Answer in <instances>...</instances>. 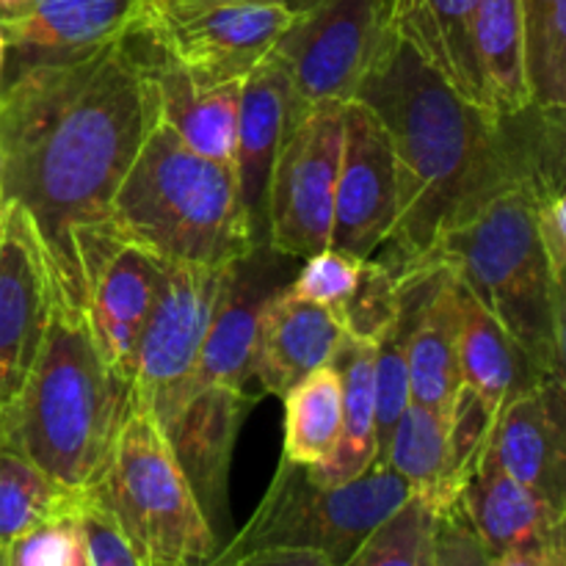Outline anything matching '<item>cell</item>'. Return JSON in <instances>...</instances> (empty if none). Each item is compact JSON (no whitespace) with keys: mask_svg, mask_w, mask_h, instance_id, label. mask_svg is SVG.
Listing matches in <instances>:
<instances>
[{"mask_svg":"<svg viewBox=\"0 0 566 566\" xmlns=\"http://www.w3.org/2000/svg\"><path fill=\"white\" fill-rule=\"evenodd\" d=\"M155 119L142 28L92 53L0 75V197L33 221L66 304L83 307L77 243L111 227V205Z\"/></svg>","mask_w":566,"mask_h":566,"instance_id":"1","label":"cell"},{"mask_svg":"<svg viewBox=\"0 0 566 566\" xmlns=\"http://www.w3.org/2000/svg\"><path fill=\"white\" fill-rule=\"evenodd\" d=\"M354 99L385 125L396 158V276L418 269L451 227L514 186L564 191V111L531 103L501 116L470 103L392 28Z\"/></svg>","mask_w":566,"mask_h":566,"instance_id":"2","label":"cell"},{"mask_svg":"<svg viewBox=\"0 0 566 566\" xmlns=\"http://www.w3.org/2000/svg\"><path fill=\"white\" fill-rule=\"evenodd\" d=\"M133 409V390L99 354L83 307L53 291L48 335L31 374L0 409V442L66 490H94L116 434Z\"/></svg>","mask_w":566,"mask_h":566,"instance_id":"3","label":"cell"},{"mask_svg":"<svg viewBox=\"0 0 566 566\" xmlns=\"http://www.w3.org/2000/svg\"><path fill=\"white\" fill-rule=\"evenodd\" d=\"M111 227L169 263L230 265L258 249L235 166L188 149L160 114L116 191Z\"/></svg>","mask_w":566,"mask_h":566,"instance_id":"4","label":"cell"},{"mask_svg":"<svg viewBox=\"0 0 566 566\" xmlns=\"http://www.w3.org/2000/svg\"><path fill=\"white\" fill-rule=\"evenodd\" d=\"M539 193L514 186L437 241L440 263L501 321L547 376L564 379V298L536 230ZM423 263V265H426Z\"/></svg>","mask_w":566,"mask_h":566,"instance_id":"5","label":"cell"},{"mask_svg":"<svg viewBox=\"0 0 566 566\" xmlns=\"http://www.w3.org/2000/svg\"><path fill=\"white\" fill-rule=\"evenodd\" d=\"M409 495L407 481L385 462L346 484H321L304 464L282 457L249 523L221 545L210 566L269 547L315 551L340 566Z\"/></svg>","mask_w":566,"mask_h":566,"instance_id":"6","label":"cell"},{"mask_svg":"<svg viewBox=\"0 0 566 566\" xmlns=\"http://www.w3.org/2000/svg\"><path fill=\"white\" fill-rule=\"evenodd\" d=\"M92 492L149 566H210L221 551L164 429L144 409H130Z\"/></svg>","mask_w":566,"mask_h":566,"instance_id":"7","label":"cell"},{"mask_svg":"<svg viewBox=\"0 0 566 566\" xmlns=\"http://www.w3.org/2000/svg\"><path fill=\"white\" fill-rule=\"evenodd\" d=\"M392 33L390 0H307L269 59L291 83V111L348 103Z\"/></svg>","mask_w":566,"mask_h":566,"instance_id":"8","label":"cell"},{"mask_svg":"<svg viewBox=\"0 0 566 566\" xmlns=\"http://www.w3.org/2000/svg\"><path fill=\"white\" fill-rule=\"evenodd\" d=\"M227 265L166 260L153 310L144 321L133 363V407L153 415L164 429L182 403L197 370Z\"/></svg>","mask_w":566,"mask_h":566,"instance_id":"9","label":"cell"},{"mask_svg":"<svg viewBox=\"0 0 566 566\" xmlns=\"http://www.w3.org/2000/svg\"><path fill=\"white\" fill-rule=\"evenodd\" d=\"M346 103L291 111L269 191V249L304 260L329 247Z\"/></svg>","mask_w":566,"mask_h":566,"instance_id":"10","label":"cell"},{"mask_svg":"<svg viewBox=\"0 0 566 566\" xmlns=\"http://www.w3.org/2000/svg\"><path fill=\"white\" fill-rule=\"evenodd\" d=\"M298 9L285 3H208L147 17L142 31L180 66L193 88L241 83L269 59Z\"/></svg>","mask_w":566,"mask_h":566,"instance_id":"11","label":"cell"},{"mask_svg":"<svg viewBox=\"0 0 566 566\" xmlns=\"http://www.w3.org/2000/svg\"><path fill=\"white\" fill-rule=\"evenodd\" d=\"M83 274V313L99 354L122 381L133 385V363L144 321L153 310L166 260L122 238L114 227L77 243Z\"/></svg>","mask_w":566,"mask_h":566,"instance_id":"12","label":"cell"},{"mask_svg":"<svg viewBox=\"0 0 566 566\" xmlns=\"http://www.w3.org/2000/svg\"><path fill=\"white\" fill-rule=\"evenodd\" d=\"M396 158L379 116L359 99L343 108V149L337 166L329 247L368 260L396 224Z\"/></svg>","mask_w":566,"mask_h":566,"instance_id":"13","label":"cell"},{"mask_svg":"<svg viewBox=\"0 0 566 566\" xmlns=\"http://www.w3.org/2000/svg\"><path fill=\"white\" fill-rule=\"evenodd\" d=\"M53 313L48 252L25 210L0 208V409L31 374Z\"/></svg>","mask_w":566,"mask_h":566,"instance_id":"14","label":"cell"},{"mask_svg":"<svg viewBox=\"0 0 566 566\" xmlns=\"http://www.w3.org/2000/svg\"><path fill=\"white\" fill-rule=\"evenodd\" d=\"M282 258L285 254L263 247L227 265L219 304L182 401L208 385L247 390L263 315L271 298L287 285V263Z\"/></svg>","mask_w":566,"mask_h":566,"instance_id":"15","label":"cell"},{"mask_svg":"<svg viewBox=\"0 0 566 566\" xmlns=\"http://www.w3.org/2000/svg\"><path fill=\"white\" fill-rule=\"evenodd\" d=\"M254 398L247 396V390L208 385L193 390L164 426L171 453L219 545L227 542V525H230L227 486H230L232 453Z\"/></svg>","mask_w":566,"mask_h":566,"instance_id":"16","label":"cell"},{"mask_svg":"<svg viewBox=\"0 0 566 566\" xmlns=\"http://www.w3.org/2000/svg\"><path fill=\"white\" fill-rule=\"evenodd\" d=\"M144 14V0H25L0 20V75L33 61L92 53L136 31Z\"/></svg>","mask_w":566,"mask_h":566,"instance_id":"17","label":"cell"},{"mask_svg":"<svg viewBox=\"0 0 566 566\" xmlns=\"http://www.w3.org/2000/svg\"><path fill=\"white\" fill-rule=\"evenodd\" d=\"M484 451L523 486L566 512L564 379L547 376L509 398L492 420Z\"/></svg>","mask_w":566,"mask_h":566,"instance_id":"18","label":"cell"},{"mask_svg":"<svg viewBox=\"0 0 566 566\" xmlns=\"http://www.w3.org/2000/svg\"><path fill=\"white\" fill-rule=\"evenodd\" d=\"M291 116V83L265 59L241 81L235 175L254 247H269V191Z\"/></svg>","mask_w":566,"mask_h":566,"instance_id":"19","label":"cell"},{"mask_svg":"<svg viewBox=\"0 0 566 566\" xmlns=\"http://www.w3.org/2000/svg\"><path fill=\"white\" fill-rule=\"evenodd\" d=\"M457 506L490 558L566 536L564 509L514 481L486 451L464 481Z\"/></svg>","mask_w":566,"mask_h":566,"instance_id":"20","label":"cell"},{"mask_svg":"<svg viewBox=\"0 0 566 566\" xmlns=\"http://www.w3.org/2000/svg\"><path fill=\"white\" fill-rule=\"evenodd\" d=\"M287 285L265 310L252 365V379L276 398L304 376L329 365L343 340L340 318L321 304L293 296Z\"/></svg>","mask_w":566,"mask_h":566,"instance_id":"21","label":"cell"},{"mask_svg":"<svg viewBox=\"0 0 566 566\" xmlns=\"http://www.w3.org/2000/svg\"><path fill=\"white\" fill-rule=\"evenodd\" d=\"M147 36V33H144ZM158 114L188 149L219 164L235 166L241 83L193 88L186 72L147 36Z\"/></svg>","mask_w":566,"mask_h":566,"instance_id":"22","label":"cell"},{"mask_svg":"<svg viewBox=\"0 0 566 566\" xmlns=\"http://www.w3.org/2000/svg\"><path fill=\"white\" fill-rule=\"evenodd\" d=\"M479 3L481 0H392V28L462 97L490 108L473 39Z\"/></svg>","mask_w":566,"mask_h":566,"instance_id":"23","label":"cell"},{"mask_svg":"<svg viewBox=\"0 0 566 566\" xmlns=\"http://www.w3.org/2000/svg\"><path fill=\"white\" fill-rule=\"evenodd\" d=\"M459 374L492 412L547 379L501 321L459 282Z\"/></svg>","mask_w":566,"mask_h":566,"instance_id":"24","label":"cell"},{"mask_svg":"<svg viewBox=\"0 0 566 566\" xmlns=\"http://www.w3.org/2000/svg\"><path fill=\"white\" fill-rule=\"evenodd\" d=\"M332 365L343 385L340 442L329 462L307 468L321 484H346L363 475L379 459L376 442V392H374V346L343 335Z\"/></svg>","mask_w":566,"mask_h":566,"instance_id":"25","label":"cell"},{"mask_svg":"<svg viewBox=\"0 0 566 566\" xmlns=\"http://www.w3.org/2000/svg\"><path fill=\"white\" fill-rule=\"evenodd\" d=\"M376 462H385L392 473L401 475L412 495L423 497L437 512L457 503L459 486L451 475L448 420L431 409L409 403Z\"/></svg>","mask_w":566,"mask_h":566,"instance_id":"26","label":"cell"},{"mask_svg":"<svg viewBox=\"0 0 566 566\" xmlns=\"http://www.w3.org/2000/svg\"><path fill=\"white\" fill-rule=\"evenodd\" d=\"M473 39L490 108L501 116L528 108L531 88L520 0H481Z\"/></svg>","mask_w":566,"mask_h":566,"instance_id":"27","label":"cell"},{"mask_svg":"<svg viewBox=\"0 0 566 566\" xmlns=\"http://www.w3.org/2000/svg\"><path fill=\"white\" fill-rule=\"evenodd\" d=\"M285 401V451L293 464L318 468L340 442L343 385L335 365L313 370L282 396Z\"/></svg>","mask_w":566,"mask_h":566,"instance_id":"28","label":"cell"},{"mask_svg":"<svg viewBox=\"0 0 566 566\" xmlns=\"http://www.w3.org/2000/svg\"><path fill=\"white\" fill-rule=\"evenodd\" d=\"M77 501V492L61 486L20 451L0 442V547L14 545L39 525L70 517Z\"/></svg>","mask_w":566,"mask_h":566,"instance_id":"29","label":"cell"},{"mask_svg":"<svg viewBox=\"0 0 566 566\" xmlns=\"http://www.w3.org/2000/svg\"><path fill=\"white\" fill-rule=\"evenodd\" d=\"M531 103L545 111L566 105V0H520Z\"/></svg>","mask_w":566,"mask_h":566,"instance_id":"30","label":"cell"},{"mask_svg":"<svg viewBox=\"0 0 566 566\" xmlns=\"http://www.w3.org/2000/svg\"><path fill=\"white\" fill-rule=\"evenodd\" d=\"M437 512L418 495H409L340 566H434Z\"/></svg>","mask_w":566,"mask_h":566,"instance_id":"31","label":"cell"},{"mask_svg":"<svg viewBox=\"0 0 566 566\" xmlns=\"http://www.w3.org/2000/svg\"><path fill=\"white\" fill-rule=\"evenodd\" d=\"M401 315V285L390 265L363 260L357 287L340 313L343 335L376 346Z\"/></svg>","mask_w":566,"mask_h":566,"instance_id":"32","label":"cell"},{"mask_svg":"<svg viewBox=\"0 0 566 566\" xmlns=\"http://www.w3.org/2000/svg\"><path fill=\"white\" fill-rule=\"evenodd\" d=\"M403 318L398 315L396 324L387 329L374 346V392H376V442H379V457L396 429L403 409L412 403L409 396V374H407V348H403Z\"/></svg>","mask_w":566,"mask_h":566,"instance_id":"33","label":"cell"},{"mask_svg":"<svg viewBox=\"0 0 566 566\" xmlns=\"http://www.w3.org/2000/svg\"><path fill=\"white\" fill-rule=\"evenodd\" d=\"M359 271H363V260L340 252V249L326 247L321 252L304 258V265L291 280L287 291L293 296L304 298V302H313L332 310L340 318L343 307H346L354 287H357Z\"/></svg>","mask_w":566,"mask_h":566,"instance_id":"34","label":"cell"},{"mask_svg":"<svg viewBox=\"0 0 566 566\" xmlns=\"http://www.w3.org/2000/svg\"><path fill=\"white\" fill-rule=\"evenodd\" d=\"M75 523L81 531L88 566H149L130 536L125 534L119 520L114 517V512L92 490L83 492L77 501Z\"/></svg>","mask_w":566,"mask_h":566,"instance_id":"35","label":"cell"},{"mask_svg":"<svg viewBox=\"0 0 566 566\" xmlns=\"http://www.w3.org/2000/svg\"><path fill=\"white\" fill-rule=\"evenodd\" d=\"M495 415L497 412H492L473 390L468 387L459 390L451 415H448V453H451V475L459 492L479 464Z\"/></svg>","mask_w":566,"mask_h":566,"instance_id":"36","label":"cell"},{"mask_svg":"<svg viewBox=\"0 0 566 566\" xmlns=\"http://www.w3.org/2000/svg\"><path fill=\"white\" fill-rule=\"evenodd\" d=\"M83 551L81 531H77L75 512L70 517L53 520L31 534L20 536L14 545L6 547L9 566H72Z\"/></svg>","mask_w":566,"mask_h":566,"instance_id":"37","label":"cell"},{"mask_svg":"<svg viewBox=\"0 0 566 566\" xmlns=\"http://www.w3.org/2000/svg\"><path fill=\"white\" fill-rule=\"evenodd\" d=\"M434 566H490V556L457 503L437 517Z\"/></svg>","mask_w":566,"mask_h":566,"instance_id":"38","label":"cell"},{"mask_svg":"<svg viewBox=\"0 0 566 566\" xmlns=\"http://www.w3.org/2000/svg\"><path fill=\"white\" fill-rule=\"evenodd\" d=\"M536 230H539L542 252H545L547 269H551L553 282L564 287L566 274V202L564 191L539 197L536 205Z\"/></svg>","mask_w":566,"mask_h":566,"instance_id":"39","label":"cell"},{"mask_svg":"<svg viewBox=\"0 0 566 566\" xmlns=\"http://www.w3.org/2000/svg\"><path fill=\"white\" fill-rule=\"evenodd\" d=\"M221 566H337L315 551H296V547H269V551H252Z\"/></svg>","mask_w":566,"mask_h":566,"instance_id":"40","label":"cell"},{"mask_svg":"<svg viewBox=\"0 0 566 566\" xmlns=\"http://www.w3.org/2000/svg\"><path fill=\"white\" fill-rule=\"evenodd\" d=\"M490 566H566V536L490 558Z\"/></svg>","mask_w":566,"mask_h":566,"instance_id":"41","label":"cell"},{"mask_svg":"<svg viewBox=\"0 0 566 566\" xmlns=\"http://www.w3.org/2000/svg\"><path fill=\"white\" fill-rule=\"evenodd\" d=\"M208 3H285V6H293V9H298V6H304L307 0H169L160 11L193 9V6H208Z\"/></svg>","mask_w":566,"mask_h":566,"instance_id":"42","label":"cell"},{"mask_svg":"<svg viewBox=\"0 0 566 566\" xmlns=\"http://www.w3.org/2000/svg\"><path fill=\"white\" fill-rule=\"evenodd\" d=\"M166 3H169V0H144V9H147L144 20H147V17H153V14H158V11L164 9Z\"/></svg>","mask_w":566,"mask_h":566,"instance_id":"43","label":"cell"},{"mask_svg":"<svg viewBox=\"0 0 566 566\" xmlns=\"http://www.w3.org/2000/svg\"><path fill=\"white\" fill-rule=\"evenodd\" d=\"M72 566H88V558H86V551H81V556H77V562Z\"/></svg>","mask_w":566,"mask_h":566,"instance_id":"44","label":"cell"},{"mask_svg":"<svg viewBox=\"0 0 566 566\" xmlns=\"http://www.w3.org/2000/svg\"><path fill=\"white\" fill-rule=\"evenodd\" d=\"M0 566H6V547H0Z\"/></svg>","mask_w":566,"mask_h":566,"instance_id":"45","label":"cell"},{"mask_svg":"<svg viewBox=\"0 0 566 566\" xmlns=\"http://www.w3.org/2000/svg\"><path fill=\"white\" fill-rule=\"evenodd\" d=\"M0 64H3V44H0Z\"/></svg>","mask_w":566,"mask_h":566,"instance_id":"46","label":"cell"},{"mask_svg":"<svg viewBox=\"0 0 566 566\" xmlns=\"http://www.w3.org/2000/svg\"><path fill=\"white\" fill-rule=\"evenodd\" d=\"M0 208H3V197H0Z\"/></svg>","mask_w":566,"mask_h":566,"instance_id":"47","label":"cell"},{"mask_svg":"<svg viewBox=\"0 0 566 566\" xmlns=\"http://www.w3.org/2000/svg\"><path fill=\"white\" fill-rule=\"evenodd\" d=\"M6 566H9V564H6Z\"/></svg>","mask_w":566,"mask_h":566,"instance_id":"48","label":"cell"},{"mask_svg":"<svg viewBox=\"0 0 566 566\" xmlns=\"http://www.w3.org/2000/svg\"><path fill=\"white\" fill-rule=\"evenodd\" d=\"M390 3H392V0H390Z\"/></svg>","mask_w":566,"mask_h":566,"instance_id":"49","label":"cell"}]
</instances>
